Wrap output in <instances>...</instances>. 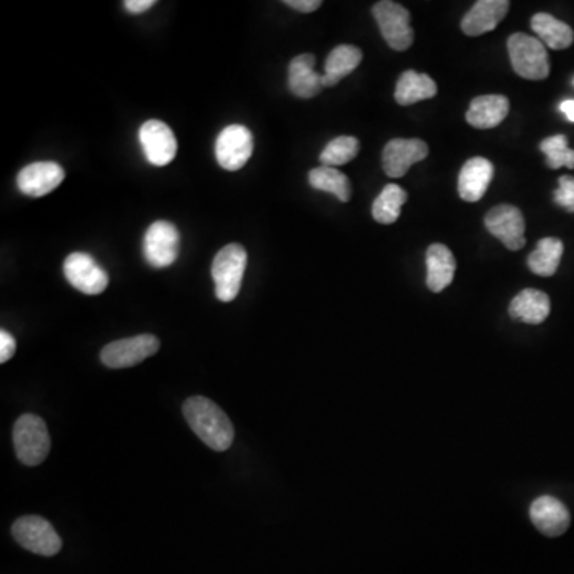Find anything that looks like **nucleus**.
I'll use <instances>...</instances> for the list:
<instances>
[{
  "label": "nucleus",
  "mask_w": 574,
  "mask_h": 574,
  "mask_svg": "<svg viewBox=\"0 0 574 574\" xmlns=\"http://www.w3.org/2000/svg\"><path fill=\"white\" fill-rule=\"evenodd\" d=\"M66 173L63 166L56 162H36L26 166L18 173L16 184L23 195L31 198L45 197L58 189Z\"/></svg>",
  "instance_id": "nucleus-14"
},
{
  "label": "nucleus",
  "mask_w": 574,
  "mask_h": 574,
  "mask_svg": "<svg viewBox=\"0 0 574 574\" xmlns=\"http://www.w3.org/2000/svg\"><path fill=\"white\" fill-rule=\"evenodd\" d=\"M429 154V147L421 139H391L383 149V171L386 176L404 177L410 166L423 162Z\"/></svg>",
  "instance_id": "nucleus-13"
},
{
  "label": "nucleus",
  "mask_w": 574,
  "mask_h": 574,
  "mask_svg": "<svg viewBox=\"0 0 574 574\" xmlns=\"http://www.w3.org/2000/svg\"><path fill=\"white\" fill-rule=\"evenodd\" d=\"M311 187L321 192L332 193L337 200L348 203L351 198V182L345 174L331 166H319L308 174Z\"/></svg>",
  "instance_id": "nucleus-26"
},
{
  "label": "nucleus",
  "mask_w": 574,
  "mask_h": 574,
  "mask_svg": "<svg viewBox=\"0 0 574 574\" xmlns=\"http://www.w3.org/2000/svg\"><path fill=\"white\" fill-rule=\"evenodd\" d=\"M531 29L539 40L552 50H565L571 47L574 40L573 29L567 23L557 20L547 13H538L531 18Z\"/></svg>",
  "instance_id": "nucleus-24"
},
{
  "label": "nucleus",
  "mask_w": 574,
  "mask_h": 574,
  "mask_svg": "<svg viewBox=\"0 0 574 574\" xmlns=\"http://www.w3.org/2000/svg\"><path fill=\"white\" fill-rule=\"evenodd\" d=\"M181 249V235L171 222L157 221L144 235V257L154 268H166L176 262Z\"/></svg>",
  "instance_id": "nucleus-9"
},
{
  "label": "nucleus",
  "mask_w": 574,
  "mask_h": 574,
  "mask_svg": "<svg viewBox=\"0 0 574 574\" xmlns=\"http://www.w3.org/2000/svg\"><path fill=\"white\" fill-rule=\"evenodd\" d=\"M246 267L248 252L241 244H227L217 252L211 268L217 299L229 303L238 297Z\"/></svg>",
  "instance_id": "nucleus-2"
},
{
  "label": "nucleus",
  "mask_w": 574,
  "mask_h": 574,
  "mask_svg": "<svg viewBox=\"0 0 574 574\" xmlns=\"http://www.w3.org/2000/svg\"><path fill=\"white\" fill-rule=\"evenodd\" d=\"M539 149L546 154V163L551 170H560L563 166L574 170V150L568 147L567 136L555 134L552 138L544 139Z\"/></svg>",
  "instance_id": "nucleus-29"
},
{
  "label": "nucleus",
  "mask_w": 574,
  "mask_h": 574,
  "mask_svg": "<svg viewBox=\"0 0 574 574\" xmlns=\"http://www.w3.org/2000/svg\"><path fill=\"white\" fill-rule=\"evenodd\" d=\"M508 52L512 69L522 79L544 80L549 77L551 64H549L546 47L541 40L517 32L509 37Z\"/></svg>",
  "instance_id": "nucleus-4"
},
{
  "label": "nucleus",
  "mask_w": 574,
  "mask_h": 574,
  "mask_svg": "<svg viewBox=\"0 0 574 574\" xmlns=\"http://www.w3.org/2000/svg\"><path fill=\"white\" fill-rule=\"evenodd\" d=\"M509 114V99L503 95H484L472 99L466 122L477 130H492Z\"/></svg>",
  "instance_id": "nucleus-19"
},
{
  "label": "nucleus",
  "mask_w": 574,
  "mask_h": 574,
  "mask_svg": "<svg viewBox=\"0 0 574 574\" xmlns=\"http://www.w3.org/2000/svg\"><path fill=\"white\" fill-rule=\"evenodd\" d=\"M362 52L354 45H339L335 47L324 63V88L335 87L340 80L345 79L361 64Z\"/></svg>",
  "instance_id": "nucleus-23"
},
{
  "label": "nucleus",
  "mask_w": 574,
  "mask_h": 574,
  "mask_svg": "<svg viewBox=\"0 0 574 574\" xmlns=\"http://www.w3.org/2000/svg\"><path fill=\"white\" fill-rule=\"evenodd\" d=\"M359 149H361V144H359L358 139L353 138V136H339V138L332 139L324 147L323 152L319 155V162L323 163V166L337 168V166L346 165L358 157Z\"/></svg>",
  "instance_id": "nucleus-28"
},
{
  "label": "nucleus",
  "mask_w": 574,
  "mask_h": 574,
  "mask_svg": "<svg viewBox=\"0 0 574 574\" xmlns=\"http://www.w3.org/2000/svg\"><path fill=\"white\" fill-rule=\"evenodd\" d=\"M252 150H254V138L244 125H229L224 128L217 136L214 147L217 163L225 171L241 170L249 162Z\"/></svg>",
  "instance_id": "nucleus-10"
},
{
  "label": "nucleus",
  "mask_w": 574,
  "mask_h": 574,
  "mask_svg": "<svg viewBox=\"0 0 574 574\" xmlns=\"http://www.w3.org/2000/svg\"><path fill=\"white\" fill-rule=\"evenodd\" d=\"M426 286L431 292H442L452 284L457 272V260L445 244H431L426 251Z\"/></svg>",
  "instance_id": "nucleus-20"
},
{
  "label": "nucleus",
  "mask_w": 574,
  "mask_h": 574,
  "mask_svg": "<svg viewBox=\"0 0 574 574\" xmlns=\"http://www.w3.org/2000/svg\"><path fill=\"white\" fill-rule=\"evenodd\" d=\"M316 56L311 53L295 56L287 71V85L292 95L310 99L323 91V74L315 71Z\"/></svg>",
  "instance_id": "nucleus-16"
},
{
  "label": "nucleus",
  "mask_w": 574,
  "mask_h": 574,
  "mask_svg": "<svg viewBox=\"0 0 574 574\" xmlns=\"http://www.w3.org/2000/svg\"><path fill=\"white\" fill-rule=\"evenodd\" d=\"M12 535L21 547L44 557H53L63 547V541L52 523L42 517H21L13 523Z\"/></svg>",
  "instance_id": "nucleus-6"
},
{
  "label": "nucleus",
  "mask_w": 574,
  "mask_h": 574,
  "mask_svg": "<svg viewBox=\"0 0 574 574\" xmlns=\"http://www.w3.org/2000/svg\"><path fill=\"white\" fill-rule=\"evenodd\" d=\"M284 5L292 8L295 12L313 13L323 5V2L321 0H284Z\"/></svg>",
  "instance_id": "nucleus-32"
},
{
  "label": "nucleus",
  "mask_w": 574,
  "mask_h": 574,
  "mask_svg": "<svg viewBox=\"0 0 574 574\" xmlns=\"http://www.w3.org/2000/svg\"><path fill=\"white\" fill-rule=\"evenodd\" d=\"M155 4H157L155 0H125L123 7H125L126 12L141 15V13H146L147 10L154 7Z\"/></svg>",
  "instance_id": "nucleus-33"
},
{
  "label": "nucleus",
  "mask_w": 574,
  "mask_h": 574,
  "mask_svg": "<svg viewBox=\"0 0 574 574\" xmlns=\"http://www.w3.org/2000/svg\"><path fill=\"white\" fill-rule=\"evenodd\" d=\"M409 200V195L396 184L385 185L382 193L375 198L372 216L378 224L391 225L401 216V208Z\"/></svg>",
  "instance_id": "nucleus-27"
},
{
  "label": "nucleus",
  "mask_w": 574,
  "mask_h": 574,
  "mask_svg": "<svg viewBox=\"0 0 574 574\" xmlns=\"http://www.w3.org/2000/svg\"><path fill=\"white\" fill-rule=\"evenodd\" d=\"M139 142H141L147 162L154 166L170 165L176 158V136L165 122L147 120L139 130Z\"/></svg>",
  "instance_id": "nucleus-12"
},
{
  "label": "nucleus",
  "mask_w": 574,
  "mask_h": 574,
  "mask_svg": "<svg viewBox=\"0 0 574 574\" xmlns=\"http://www.w3.org/2000/svg\"><path fill=\"white\" fill-rule=\"evenodd\" d=\"M549 313H551L549 295L536 289H523L509 305V316L512 319L531 326L544 323Z\"/></svg>",
  "instance_id": "nucleus-21"
},
{
  "label": "nucleus",
  "mask_w": 574,
  "mask_h": 574,
  "mask_svg": "<svg viewBox=\"0 0 574 574\" xmlns=\"http://www.w3.org/2000/svg\"><path fill=\"white\" fill-rule=\"evenodd\" d=\"M67 283L87 295L103 294L109 286V275L87 252H72L64 260Z\"/></svg>",
  "instance_id": "nucleus-8"
},
{
  "label": "nucleus",
  "mask_w": 574,
  "mask_h": 574,
  "mask_svg": "<svg viewBox=\"0 0 574 574\" xmlns=\"http://www.w3.org/2000/svg\"><path fill=\"white\" fill-rule=\"evenodd\" d=\"M563 256V243L559 238H543L528 256V268L538 276L555 275Z\"/></svg>",
  "instance_id": "nucleus-25"
},
{
  "label": "nucleus",
  "mask_w": 574,
  "mask_h": 574,
  "mask_svg": "<svg viewBox=\"0 0 574 574\" xmlns=\"http://www.w3.org/2000/svg\"><path fill=\"white\" fill-rule=\"evenodd\" d=\"M160 350V340L155 335L142 334L130 339L115 340L104 346L101 361L109 369L134 367L154 356Z\"/></svg>",
  "instance_id": "nucleus-7"
},
{
  "label": "nucleus",
  "mask_w": 574,
  "mask_h": 574,
  "mask_svg": "<svg viewBox=\"0 0 574 574\" xmlns=\"http://www.w3.org/2000/svg\"><path fill=\"white\" fill-rule=\"evenodd\" d=\"M560 111L567 115V118L571 123H574V99L563 101V103L560 104Z\"/></svg>",
  "instance_id": "nucleus-34"
},
{
  "label": "nucleus",
  "mask_w": 574,
  "mask_h": 574,
  "mask_svg": "<svg viewBox=\"0 0 574 574\" xmlns=\"http://www.w3.org/2000/svg\"><path fill=\"white\" fill-rule=\"evenodd\" d=\"M372 15L382 31L383 39L396 52H405L413 44L415 34L410 26V12L398 2L382 0L372 7Z\"/></svg>",
  "instance_id": "nucleus-5"
},
{
  "label": "nucleus",
  "mask_w": 574,
  "mask_h": 574,
  "mask_svg": "<svg viewBox=\"0 0 574 574\" xmlns=\"http://www.w3.org/2000/svg\"><path fill=\"white\" fill-rule=\"evenodd\" d=\"M16 351V340L10 332L2 329L0 331V362L5 364V362L10 361L13 358V354Z\"/></svg>",
  "instance_id": "nucleus-31"
},
{
  "label": "nucleus",
  "mask_w": 574,
  "mask_h": 574,
  "mask_svg": "<svg viewBox=\"0 0 574 574\" xmlns=\"http://www.w3.org/2000/svg\"><path fill=\"white\" fill-rule=\"evenodd\" d=\"M508 0H479L474 7L464 15L461 21V31L469 37L482 36L493 29L508 15Z\"/></svg>",
  "instance_id": "nucleus-17"
},
{
  "label": "nucleus",
  "mask_w": 574,
  "mask_h": 574,
  "mask_svg": "<svg viewBox=\"0 0 574 574\" xmlns=\"http://www.w3.org/2000/svg\"><path fill=\"white\" fill-rule=\"evenodd\" d=\"M493 176H495V168L487 158L474 157L468 160L461 168L460 177H458V193H460L461 200L468 201V203L482 200L490 187Z\"/></svg>",
  "instance_id": "nucleus-18"
},
{
  "label": "nucleus",
  "mask_w": 574,
  "mask_h": 574,
  "mask_svg": "<svg viewBox=\"0 0 574 574\" xmlns=\"http://www.w3.org/2000/svg\"><path fill=\"white\" fill-rule=\"evenodd\" d=\"M554 201L557 205L567 209L568 213H574V179L571 176H562L559 181V189L554 192Z\"/></svg>",
  "instance_id": "nucleus-30"
},
{
  "label": "nucleus",
  "mask_w": 574,
  "mask_h": 574,
  "mask_svg": "<svg viewBox=\"0 0 574 574\" xmlns=\"http://www.w3.org/2000/svg\"><path fill=\"white\" fill-rule=\"evenodd\" d=\"M485 227L509 251H520L525 246V219L516 206L500 205L490 209L485 216Z\"/></svg>",
  "instance_id": "nucleus-11"
},
{
  "label": "nucleus",
  "mask_w": 574,
  "mask_h": 574,
  "mask_svg": "<svg viewBox=\"0 0 574 574\" xmlns=\"http://www.w3.org/2000/svg\"><path fill=\"white\" fill-rule=\"evenodd\" d=\"M16 457L26 466H39L50 453L52 441L42 418L26 413L18 418L13 428Z\"/></svg>",
  "instance_id": "nucleus-3"
},
{
  "label": "nucleus",
  "mask_w": 574,
  "mask_h": 574,
  "mask_svg": "<svg viewBox=\"0 0 574 574\" xmlns=\"http://www.w3.org/2000/svg\"><path fill=\"white\" fill-rule=\"evenodd\" d=\"M436 95V82L428 74H420L417 71H405L401 74L394 91V98L399 106H412Z\"/></svg>",
  "instance_id": "nucleus-22"
},
{
  "label": "nucleus",
  "mask_w": 574,
  "mask_h": 574,
  "mask_svg": "<svg viewBox=\"0 0 574 574\" xmlns=\"http://www.w3.org/2000/svg\"><path fill=\"white\" fill-rule=\"evenodd\" d=\"M182 412L193 433L197 434L209 449L225 452L232 447L235 429L230 418L216 402L203 396H193L185 401Z\"/></svg>",
  "instance_id": "nucleus-1"
},
{
  "label": "nucleus",
  "mask_w": 574,
  "mask_h": 574,
  "mask_svg": "<svg viewBox=\"0 0 574 574\" xmlns=\"http://www.w3.org/2000/svg\"><path fill=\"white\" fill-rule=\"evenodd\" d=\"M531 522L543 535L557 538L568 530L570 512L562 501L554 496H539L530 506Z\"/></svg>",
  "instance_id": "nucleus-15"
}]
</instances>
